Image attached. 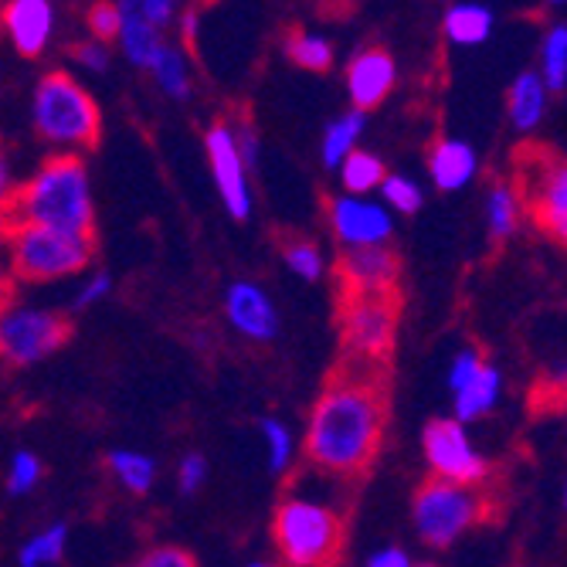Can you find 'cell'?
Here are the masks:
<instances>
[{"label": "cell", "instance_id": "3957f363", "mask_svg": "<svg viewBox=\"0 0 567 567\" xmlns=\"http://www.w3.org/2000/svg\"><path fill=\"white\" fill-rule=\"evenodd\" d=\"M272 540L286 567H333L343 547V520L320 499L286 496L276 506Z\"/></svg>", "mask_w": 567, "mask_h": 567}, {"label": "cell", "instance_id": "e0dca14e", "mask_svg": "<svg viewBox=\"0 0 567 567\" xmlns=\"http://www.w3.org/2000/svg\"><path fill=\"white\" fill-rule=\"evenodd\" d=\"M429 174L439 190H458L476 177V150L462 140H439L429 153Z\"/></svg>", "mask_w": 567, "mask_h": 567}, {"label": "cell", "instance_id": "d6a6232c", "mask_svg": "<svg viewBox=\"0 0 567 567\" xmlns=\"http://www.w3.org/2000/svg\"><path fill=\"white\" fill-rule=\"evenodd\" d=\"M41 458L28 449H21L11 458V470H8V493L11 496H28L38 483H41Z\"/></svg>", "mask_w": 567, "mask_h": 567}, {"label": "cell", "instance_id": "e575fe53", "mask_svg": "<svg viewBox=\"0 0 567 567\" xmlns=\"http://www.w3.org/2000/svg\"><path fill=\"white\" fill-rule=\"evenodd\" d=\"M130 567H197V560L184 547H153L143 557H136Z\"/></svg>", "mask_w": 567, "mask_h": 567}, {"label": "cell", "instance_id": "f546056e", "mask_svg": "<svg viewBox=\"0 0 567 567\" xmlns=\"http://www.w3.org/2000/svg\"><path fill=\"white\" fill-rule=\"evenodd\" d=\"M282 259L286 266L299 276V279H309V282H317L323 276V251L317 248V241H309V238H289L282 245Z\"/></svg>", "mask_w": 567, "mask_h": 567}, {"label": "cell", "instance_id": "ba28073f", "mask_svg": "<svg viewBox=\"0 0 567 567\" xmlns=\"http://www.w3.org/2000/svg\"><path fill=\"white\" fill-rule=\"evenodd\" d=\"M72 337V323L62 313L34 306H4L0 309V360L14 368H31L38 360L62 350Z\"/></svg>", "mask_w": 567, "mask_h": 567}, {"label": "cell", "instance_id": "83f0119b", "mask_svg": "<svg viewBox=\"0 0 567 567\" xmlns=\"http://www.w3.org/2000/svg\"><path fill=\"white\" fill-rule=\"evenodd\" d=\"M540 82L547 92H560L567 85V28L554 24L540 44Z\"/></svg>", "mask_w": 567, "mask_h": 567}, {"label": "cell", "instance_id": "7bdbcfd3", "mask_svg": "<svg viewBox=\"0 0 567 567\" xmlns=\"http://www.w3.org/2000/svg\"><path fill=\"white\" fill-rule=\"evenodd\" d=\"M11 286H14L11 269H8V262H0V309L11 302Z\"/></svg>", "mask_w": 567, "mask_h": 567}, {"label": "cell", "instance_id": "8fae6325", "mask_svg": "<svg viewBox=\"0 0 567 567\" xmlns=\"http://www.w3.org/2000/svg\"><path fill=\"white\" fill-rule=\"evenodd\" d=\"M340 292L347 296H371V292H398L401 289V259L388 245L371 248H347L340 269Z\"/></svg>", "mask_w": 567, "mask_h": 567}, {"label": "cell", "instance_id": "8d00e7d4", "mask_svg": "<svg viewBox=\"0 0 567 567\" xmlns=\"http://www.w3.org/2000/svg\"><path fill=\"white\" fill-rule=\"evenodd\" d=\"M110 292H113V279H110V272H95V276H89V279L82 282V289L75 292L72 309H75V313H82V309H89V306L102 302Z\"/></svg>", "mask_w": 567, "mask_h": 567}, {"label": "cell", "instance_id": "8992f818", "mask_svg": "<svg viewBox=\"0 0 567 567\" xmlns=\"http://www.w3.org/2000/svg\"><path fill=\"white\" fill-rule=\"evenodd\" d=\"M0 241L8 248L11 279L21 282H55V279L79 276L82 269H89L95 251L89 238H72L34 225L0 228Z\"/></svg>", "mask_w": 567, "mask_h": 567}, {"label": "cell", "instance_id": "f6af8a7d", "mask_svg": "<svg viewBox=\"0 0 567 567\" xmlns=\"http://www.w3.org/2000/svg\"><path fill=\"white\" fill-rule=\"evenodd\" d=\"M248 567H272V564H262V560H259V564H248Z\"/></svg>", "mask_w": 567, "mask_h": 567}, {"label": "cell", "instance_id": "603a6c76", "mask_svg": "<svg viewBox=\"0 0 567 567\" xmlns=\"http://www.w3.org/2000/svg\"><path fill=\"white\" fill-rule=\"evenodd\" d=\"M106 466L136 496L150 493L153 480H157V462H153L150 455H143V452H133V449H113L106 455Z\"/></svg>", "mask_w": 567, "mask_h": 567}, {"label": "cell", "instance_id": "484cf974", "mask_svg": "<svg viewBox=\"0 0 567 567\" xmlns=\"http://www.w3.org/2000/svg\"><path fill=\"white\" fill-rule=\"evenodd\" d=\"M150 72L157 75L161 89L171 95V99H190V75H187V62H184V51L174 48V44H161L157 55L150 62Z\"/></svg>", "mask_w": 567, "mask_h": 567}, {"label": "cell", "instance_id": "bcb514c9", "mask_svg": "<svg viewBox=\"0 0 567 567\" xmlns=\"http://www.w3.org/2000/svg\"><path fill=\"white\" fill-rule=\"evenodd\" d=\"M547 4H564V0H547Z\"/></svg>", "mask_w": 567, "mask_h": 567}, {"label": "cell", "instance_id": "7a4b0ae2", "mask_svg": "<svg viewBox=\"0 0 567 567\" xmlns=\"http://www.w3.org/2000/svg\"><path fill=\"white\" fill-rule=\"evenodd\" d=\"M34 225L72 238H95V212L89 171L79 153H55L48 157L31 181L14 187L11 200L0 212V228Z\"/></svg>", "mask_w": 567, "mask_h": 567}, {"label": "cell", "instance_id": "2e32d148", "mask_svg": "<svg viewBox=\"0 0 567 567\" xmlns=\"http://www.w3.org/2000/svg\"><path fill=\"white\" fill-rule=\"evenodd\" d=\"M4 28L21 55H41L55 31V8L51 0H11L4 8Z\"/></svg>", "mask_w": 567, "mask_h": 567}, {"label": "cell", "instance_id": "f1b7e54d", "mask_svg": "<svg viewBox=\"0 0 567 567\" xmlns=\"http://www.w3.org/2000/svg\"><path fill=\"white\" fill-rule=\"evenodd\" d=\"M289 59L299 65V69H309V72H327L333 65V44L320 34H309V31H296L286 44Z\"/></svg>", "mask_w": 567, "mask_h": 567}, {"label": "cell", "instance_id": "4fadbf2b", "mask_svg": "<svg viewBox=\"0 0 567 567\" xmlns=\"http://www.w3.org/2000/svg\"><path fill=\"white\" fill-rule=\"evenodd\" d=\"M330 225L347 248L384 245L394 231L388 208H381V204L368 197H350V194L330 200Z\"/></svg>", "mask_w": 567, "mask_h": 567}, {"label": "cell", "instance_id": "9a60e30c", "mask_svg": "<svg viewBox=\"0 0 567 567\" xmlns=\"http://www.w3.org/2000/svg\"><path fill=\"white\" fill-rule=\"evenodd\" d=\"M394 79H398V65L388 51H381V48L360 51L347 69V92L353 99L357 113L381 106L388 92L394 89Z\"/></svg>", "mask_w": 567, "mask_h": 567}, {"label": "cell", "instance_id": "74e56055", "mask_svg": "<svg viewBox=\"0 0 567 567\" xmlns=\"http://www.w3.org/2000/svg\"><path fill=\"white\" fill-rule=\"evenodd\" d=\"M204 476H208V462H204V455L187 452V455L181 458V470H177L181 493H184V496L197 493V489H200V483H204Z\"/></svg>", "mask_w": 567, "mask_h": 567}, {"label": "cell", "instance_id": "7dc6e473", "mask_svg": "<svg viewBox=\"0 0 567 567\" xmlns=\"http://www.w3.org/2000/svg\"><path fill=\"white\" fill-rule=\"evenodd\" d=\"M419 567H435V564H419Z\"/></svg>", "mask_w": 567, "mask_h": 567}, {"label": "cell", "instance_id": "d6986e66", "mask_svg": "<svg viewBox=\"0 0 567 567\" xmlns=\"http://www.w3.org/2000/svg\"><path fill=\"white\" fill-rule=\"evenodd\" d=\"M499 388H503V378L493 364H483V371L470 381L462 384L455 394V422L466 425V422H476L483 415H489V411L496 408L499 401Z\"/></svg>", "mask_w": 567, "mask_h": 567}, {"label": "cell", "instance_id": "9c48e42d", "mask_svg": "<svg viewBox=\"0 0 567 567\" xmlns=\"http://www.w3.org/2000/svg\"><path fill=\"white\" fill-rule=\"evenodd\" d=\"M422 445L435 480H449L462 486H483L489 480V462L470 442L466 425H458L455 419L429 422Z\"/></svg>", "mask_w": 567, "mask_h": 567}, {"label": "cell", "instance_id": "cb8c5ba5", "mask_svg": "<svg viewBox=\"0 0 567 567\" xmlns=\"http://www.w3.org/2000/svg\"><path fill=\"white\" fill-rule=\"evenodd\" d=\"M360 130H364V113H343L340 120H333L323 133V164L333 171L340 167L350 153L357 150V140H360Z\"/></svg>", "mask_w": 567, "mask_h": 567}, {"label": "cell", "instance_id": "ffe728a7", "mask_svg": "<svg viewBox=\"0 0 567 567\" xmlns=\"http://www.w3.org/2000/svg\"><path fill=\"white\" fill-rule=\"evenodd\" d=\"M547 113V89L540 82L537 72H524L517 75V82H513L509 89V120L513 126H517L520 133H530L540 126Z\"/></svg>", "mask_w": 567, "mask_h": 567}, {"label": "cell", "instance_id": "52a82bcc", "mask_svg": "<svg viewBox=\"0 0 567 567\" xmlns=\"http://www.w3.org/2000/svg\"><path fill=\"white\" fill-rule=\"evenodd\" d=\"M38 133L65 150H89L99 143L102 116L95 99L65 72H48L34 89Z\"/></svg>", "mask_w": 567, "mask_h": 567}, {"label": "cell", "instance_id": "d590c367", "mask_svg": "<svg viewBox=\"0 0 567 567\" xmlns=\"http://www.w3.org/2000/svg\"><path fill=\"white\" fill-rule=\"evenodd\" d=\"M89 31L95 41H113L120 34V4H95L89 11Z\"/></svg>", "mask_w": 567, "mask_h": 567}, {"label": "cell", "instance_id": "b9f144b4", "mask_svg": "<svg viewBox=\"0 0 567 567\" xmlns=\"http://www.w3.org/2000/svg\"><path fill=\"white\" fill-rule=\"evenodd\" d=\"M11 194H14V174H11V161H8L4 146H0V212H4Z\"/></svg>", "mask_w": 567, "mask_h": 567}, {"label": "cell", "instance_id": "5bb4252c", "mask_svg": "<svg viewBox=\"0 0 567 567\" xmlns=\"http://www.w3.org/2000/svg\"><path fill=\"white\" fill-rule=\"evenodd\" d=\"M225 317H228V323L241 337H248L255 343H269L279 333L276 306H272L269 292L262 286H255V282H231L228 286V292H225Z\"/></svg>", "mask_w": 567, "mask_h": 567}, {"label": "cell", "instance_id": "1f68e13d", "mask_svg": "<svg viewBox=\"0 0 567 567\" xmlns=\"http://www.w3.org/2000/svg\"><path fill=\"white\" fill-rule=\"evenodd\" d=\"M378 190L384 194V200L391 204V208L401 212V215H415V212L422 208V187H419V184H411L408 177L384 174V181H381Z\"/></svg>", "mask_w": 567, "mask_h": 567}, {"label": "cell", "instance_id": "6da1fadb", "mask_svg": "<svg viewBox=\"0 0 567 567\" xmlns=\"http://www.w3.org/2000/svg\"><path fill=\"white\" fill-rule=\"evenodd\" d=\"M388 429V371L340 364L333 368L323 394L309 411L306 455L309 466L337 476L360 480L381 455Z\"/></svg>", "mask_w": 567, "mask_h": 567}, {"label": "cell", "instance_id": "ab89813d", "mask_svg": "<svg viewBox=\"0 0 567 567\" xmlns=\"http://www.w3.org/2000/svg\"><path fill=\"white\" fill-rule=\"evenodd\" d=\"M140 14L153 24V28H161V24H167L171 18H174V11H177V0H140Z\"/></svg>", "mask_w": 567, "mask_h": 567}, {"label": "cell", "instance_id": "f35d334b", "mask_svg": "<svg viewBox=\"0 0 567 567\" xmlns=\"http://www.w3.org/2000/svg\"><path fill=\"white\" fill-rule=\"evenodd\" d=\"M75 62L89 72H106L110 69V51L102 41H85L75 48Z\"/></svg>", "mask_w": 567, "mask_h": 567}, {"label": "cell", "instance_id": "30bf717a", "mask_svg": "<svg viewBox=\"0 0 567 567\" xmlns=\"http://www.w3.org/2000/svg\"><path fill=\"white\" fill-rule=\"evenodd\" d=\"M204 146H208L212 174H215V184H218V194L225 200L228 215L245 221L251 215V190H248L245 164H241L238 146H235V126L215 123L208 130V136H204Z\"/></svg>", "mask_w": 567, "mask_h": 567}, {"label": "cell", "instance_id": "d4e9b609", "mask_svg": "<svg viewBox=\"0 0 567 567\" xmlns=\"http://www.w3.org/2000/svg\"><path fill=\"white\" fill-rule=\"evenodd\" d=\"M340 181L350 197H368L371 190L381 187L384 181V164L368 150H353L350 157L340 164Z\"/></svg>", "mask_w": 567, "mask_h": 567}, {"label": "cell", "instance_id": "ee69618b", "mask_svg": "<svg viewBox=\"0 0 567 567\" xmlns=\"http://www.w3.org/2000/svg\"><path fill=\"white\" fill-rule=\"evenodd\" d=\"M184 34L194 38V14H184Z\"/></svg>", "mask_w": 567, "mask_h": 567}, {"label": "cell", "instance_id": "44dd1931", "mask_svg": "<svg viewBox=\"0 0 567 567\" xmlns=\"http://www.w3.org/2000/svg\"><path fill=\"white\" fill-rule=\"evenodd\" d=\"M520 218H524V194L517 190V184L496 181L486 197V225L493 241H506L520 228Z\"/></svg>", "mask_w": 567, "mask_h": 567}, {"label": "cell", "instance_id": "4dcf8cb0", "mask_svg": "<svg viewBox=\"0 0 567 567\" xmlns=\"http://www.w3.org/2000/svg\"><path fill=\"white\" fill-rule=\"evenodd\" d=\"M262 439L269 445V470L279 476L289 470V462H292V452H296V442H292V432L286 422L279 419H266L262 422Z\"/></svg>", "mask_w": 567, "mask_h": 567}, {"label": "cell", "instance_id": "7c38bea8", "mask_svg": "<svg viewBox=\"0 0 567 567\" xmlns=\"http://www.w3.org/2000/svg\"><path fill=\"white\" fill-rule=\"evenodd\" d=\"M527 204L547 238H567V167L560 157H544L537 174L527 177Z\"/></svg>", "mask_w": 567, "mask_h": 567}, {"label": "cell", "instance_id": "ac0fdd59", "mask_svg": "<svg viewBox=\"0 0 567 567\" xmlns=\"http://www.w3.org/2000/svg\"><path fill=\"white\" fill-rule=\"evenodd\" d=\"M120 44H123V55L133 62V65H146L150 69V62H153V55H157V48L164 44L161 41V31L153 28L143 14H140V8L136 4H130V0H123L120 4Z\"/></svg>", "mask_w": 567, "mask_h": 567}, {"label": "cell", "instance_id": "60d3db41", "mask_svg": "<svg viewBox=\"0 0 567 567\" xmlns=\"http://www.w3.org/2000/svg\"><path fill=\"white\" fill-rule=\"evenodd\" d=\"M368 567H415L401 547H381L368 557Z\"/></svg>", "mask_w": 567, "mask_h": 567}, {"label": "cell", "instance_id": "5b68a950", "mask_svg": "<svg viewBox=\"0 0 567 567\" xmlns=\"http://www.w3.org/2000/svg\"><path fill=\"white\" fill-rule=\"evenodd\" d=\"M415 530L432 547H449L462 534L476 530L480 524L496 520V499L486 486H462L449 480H429L411 503Z\"/></svg>", "mask_w": 567, "mask_h": 567}, {"label": "cell", "instance_id": "277c9868", "mask_svg": "<svg viewBox=\"0 0 567 567\" xmlns=\"http://www.w3.org/2000/svg\"><path fill=\"white\" fill-rule=\"evenodd\" d=\"M401 320V289L398 292H371V296H347L337 299V323L340 347L347 364L388 371L394 337Z\"/></svg>", "mask_w": 567, "mask_h": 567}, {"label": "cell", "instance_id": "7402d4cb", "mask_svg": "<svg viewBox=\"0 0 567 567\" xmlns=\"http://www.w3.org/2000/svg\"><path fill=\"white\" fill-rule=\"evenodd\" d=\"M493 31V14L483 4H452L445 11V34L452 44H483Z\"/></svg>", "mask_w": 567, "mask_h": 567}, {"label": "cell", "instance_id": "836d02e7", "mask_svg": "<svg viewBox=\"0 0 567 567\" xmlns=\"http://www.w3.org/2000/svg\"><path fill=\"white\" fill-rule=\"evenodd\" d=\"M483 353L476 347H466V350H458L455 360H452V368H449V388L458 391L462 384H470L480 371H483Z\"/></svg>", "mask_w": 567, "mask_h": 567}, {"label": "cell", "instance_id": "4316f807", "mask_svg": "<svg viewBox=\"0 0 567 567\" xmlns=\"http://www.w3.org/2000/svg\"><path fill=\"white\" fill-rule=\"evenodd\" d=\"M65 547H69V527L65 524H51L41 534H34L31 540H24V547L18 554V564L21 567H51V564L62 560Z\"/></svg>", "mask_w": 567, "mask_h": 567}]
</instances>
